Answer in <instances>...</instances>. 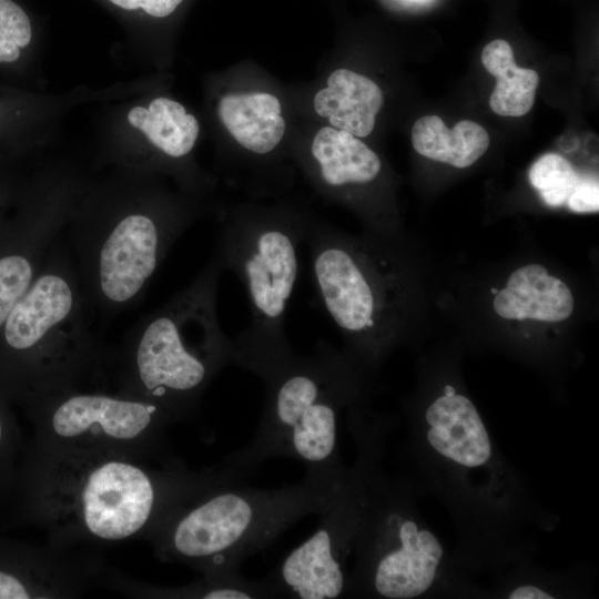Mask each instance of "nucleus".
Wrapping results in <instances>:
<instances>
[{
	"label": "nucleus",
	"instance_id": "1",
	"mask_svg": "<svg viewBox=\"0 0 599 599\" xmlns=\"http://www.w3.org/2000/svg\"><path fill=\"white\" fill-rule=\"evenodd\" d=\"M408 446L419 485L449 509L460 534L455 557L468 573H499L529 556L526 525L549 529L554 516L495 445L478 408L451 384L408 415Z\"/></svg>",
	"mask_w": 599,
	"mask_h": 599
},
{
	"label": "nucleus",
	"instance_id": "2",
	"mask_svg": "<svg viewBox=\"0 0 599 599\" xmlns=\"http://www.w3.org/2000/svg\"><path fill=\"white\" fill-rule=\"evenodd\" d=\"M182 460L51 449L35 445L30 508L61 547L101 548L153 532L211 477Z\"/></svg>",
	"mask_w": 599,
	"mask_h": 599
},
{
	"label": "nucleus",
	"instance_id": "3",
	"mask_svg": "<svg viewBox=\"0 0 599 599\" xmlns=\"http://www.w3.org/2000/svg\"><path fill=\"white\" fill-rule=\"evenodd\" d=\"M100 171L91 174L65 231L88 304L112 315L141 300L200 212L165 190L159 176Z\"/></svg>",
	"mask_w": 599,
	"mask_h": 599
},
{
	"label": "nucleus",
	"instance_id": "4",
	"mask_svg": "<svg viewBox=\"0 0 599 599\" xmlns=\"http://www.w3.org/2000/svg\"><path fill=\"white\" fill-rule=\"evenodd\" d=\"M264 384V406L253 439L220 464L242 480L270 458L301 461L307 476L341 480L348 467L338 447V419L364 397L358 361L325 339L307 355L293 349L251 366Z\"/></svg>",
	"mask_w": 599,
	"mask_h": 599
},
{
	"label": "nucleus",
	"instance_id": "5",
	"mask_svg": "<svg viewBox=\"0 0 599 599\" xmlns=\"http://www.w3.org/2000/svg\"><path fill=\"white\" fill-rule=\"evenodd\" d=\"M222 272L213 254L186 287L126 333L112 362L116 393L158 405L174 423L197 415L211 382L234 364V341L217 316Z\"/></svg>",
	"mask_w": 599,
	"mask_h": 599
},
{
	"label": "nucleus",
	"instance_id": "6",
	"mask_svg": "<svg viewBox=\"0 0 599 599\" xmlns=\"http://www.w3.org/2000/svg\"><path fill=\"white\" fill-rule=\"evenodd\" d=\"M343 479L305 475L292 486L261 489L242 486L241 478L217 464L146 541L163 562L186 565L202 576L235 573L300 519L319 516Z\"/></svg>",
	"mask_w": 599,
	"mask_h": 599
},
{
	"label": "nucleus",
	"instance_id": "7",
	"mask_svg": "<svg viewBox=\"0 0 599 599\" xmlns=\"http://www.w3.org/2000/svg\"><path fill=\"white\" fill-rule=\"evenodd\" d=\"M415 484L373 468L358 525L345 598L416 599L477 595L418 511Z\"/></svg>",
	"mask_w": 599,
	"mask_h": 599
},
{
	"label": "nucleus",
	"instance_id": "8",
	"mask_svg": "<svg viewBox=\"0 0 599 599\" xmlns=\"http://www.w3.org/2000/svg\"><path fill=\"white\" fill-rule=\"evenodd\" d=\"M87 306L70 248L59 238L1 327L31 403L81 389L102 373L106 359L90 331Z\"/></svg>",
	"mask_w": 599,
	"mask_h": 599
},
{
	"label": "nucleus",
	"instance_id": "9",
	"mask_svg": "<svg viewBox=\"0 0 599 599\" xmlns=\"http://www.w3.org/2000/svg\"><path fill=\"white\" fill-rule=\"evenodd\" d=\"M304 229L305 220L275 213L234 214L221 226L214 255L238 278L250 306V322L233 339L234 364L245 370L293 349L284 326Z\"/></svg>",
	"mask_w": 599,
	"mask_h": 599
},
{
	"label": "nucleus",
	"instance_id": "10",
	"mask_svg": "<svg viewBox=\"0 0 599 599\" xmlns=\"http://www.w3.org/2000/svg\"><path fill=\"white\" fill-rule=\"evenodd\" d=\"M304 244L318 298L358 361L374 363L395 335L396 261L390 251L305 220Z\"/></svg>",
	"mask_w": 599,
	"mask_h": 599
},
{
	"label": "nucleus",
	"instance_id": "11",
	"mask_svg": "<svg viewBox=\"0 0 599 599\" xmlns=\"http://www.w3.org/2000/svg\"><path fill=\"white\" fill-rule=\"evenodd\" d=\"M347 427L356 444L348 467L329 505L319 515L315 532L294 548L273 572L282 596L300 599L345 598L348 562L367 495L373 468L383 460L392 424L367 417L361 407L348 409Z\"/></svg>",
	"mask_w": 599,
	"mask_h": 599
},
{
	"label": "nucleus",
	"instance_id": "12",
	"mask_svg": "<svg viewBox=\"0 0 599 599\" xmlns=\"http://www.w3.org/2000/svg\"><path fill=\"white\" fill-rule=\"evenodd\" d=\"M32 410L39 446L181 460L169 443L174 420L150 402L81 388L34 402Z\"/></svg>",
	"mask_w": 599,
	"mask_h": 599
},
{
	"label": "nucleus",
	"instance_id": "13",
	"mask_svg": "<svg viewBox=\"0 0 599 599\" xmlns=\"http://www.w3.org/2000/svg\"><path fill=\"white\" fill-rule=\"evenodd\" d=\"M158 88L99 104L94 167L160 176L172 174L184 187L199 185L190 169L200 123L179 101Z\"/></svg>",
	"mask_w": 599,
	"mask_h": 599
},
{
	"label": "nucleus",
	"instance_id": "14",
	"mask_svg": "<svg viewBox=\"0 0 599 599\" xmlns=\"http://www.w3.org/2000/svg\"><path fill=\"white\" fill-rule=\"evenodd\" d=\"M573 307L568 286L540 264H528L512 272L506 287L494 300L498 316L516 321L557 323L567 319Z\"/></svg>",
	"mask_w": 599,
	"mask_h": 599
},
{
	"label": "nucleus",
	"instance_id": "15",
	"mask_svg": "<svg viewBox=\"0 0 599 599\" xmlns=\"http://www.w3.org/2000/svg\"><path fill=\"white\" fill-rule=\"evenodd\" d=\"M100 587L143 599H250L282 596L280 587L271 579L248 580L240 571L202 576L182 586H158L139 581L109 566Z\"/></svg>",
	"mask_w": 599,
	"mask_h": 599
},
{
	"label": "nucleus",
	"instance_id": "16",
	"mask_svg": "<svg viewBox=\"0 0 599 599\" xmlns=\"http://www.w3.org/2000/svg\"><path fill=\"white\" fill-rule=\"evenodd\" d=\"M383 103V92L374 81L347 69L335 70L314 97L318 115L327 118L332 128L358 138L370 134Z\"/></svg>",
	"mask_w": 599,
	"mask_h": 599
},
{
	"label": "nucleus",
	"instance_id": "17",
	"mask_svg": "<svg viewBox=\"0 0 599 599\" xmlns=\"http://www.w3.org/2000/svg\"><path fill=\"white\" fill-rule=\"evenodd\" d=\"M311 153L319 181L327 190L368 184L382 171L378 155L344 130L321 129L312 142Z\"/></svg>",
	"mask_w": 599,
	"mask_h": 599
},
{
	"label": "nucleus",
	"instance_id": "18",
	"mask_svg": "<svg viewBox=\"0 0 599 599\" xmlns=\"http://www.w3.org/2000/svg\"><path fill=\"white\" fill-rule=\"evenodd\" d=\"M216 112L234 140L255 154L270 153L285 133L281 103L271 93L225 94Z\"/></svg>",
	"mask_w": 599,
	"mask_h": 599
},
{
	"label": "nucleus",
	"instance_id": "19",
	"mask_svg": "<svg viewBox=\"0 0 599 599\" xmlns=\"http://www.w3.org/2000/svg\"><path fill=\"white\" fill-rule=\"evenodd\" d=\"M412 143L427 159L465 169L488 150L489 135L470 120H461L449 129L439 116L425 115L413 125Z\"/></svg>",
	"mask_w": 599,
	"mask_h": 599
},
{
	"label": "nucleus",
	"instance_id": "20",
	"mask_svg": "<svg viewBox=\"0 0 599 599\" xmlns=\"http://www.w3.org/2000/svg\"><path fill=\"white\" fill-rule=\"evenodd\" d=\"M485 69L497 79L489 98L491 110L501 116H522L535 102L539 74L520 68L515 62L514 50L502 39L493 40L481 52Z\"/></svg>",
	"mask_w": 599,
	"mask_h": 599
},
{
	"label": "nucleus",
	"instance_id": "21",
	"mask_svg": "<svg viewBox=\"0 0 599 599\" xmlns=\"http://www.w3.org/2000/svg\"><path fill=\"white\" fill-rule=\"evenodd\" d=\"M529 557L507 566L497 575L493 593L508 599H549L576 596L577 588L583 587L586 580H577L575 576L552 573L532 567Z\"/></svg>",
	"mask_w": 599,
	"mask_h": 599
},
{
	"label": "nucleus",
	"instance_id": "22",
	"mask_svg": "<svg viewBox=\"0 0 599 599\" xmlns=\"http://www.w3.org/2000/svg\"><path fill=\"white\" fill-rule=\"evenodd\" d=\"M35 33L28 13L13 0H0V65L22 67L35 59Z\"/></svg>",
	"mask_w": 599,
	"mask_h": 599
},
{
	"label": "nucleus",
	"instance_id": "23",
	"mask_svg": "<svg viewBox=\"0 0 599 599\" xmlns=\"http://www.w3.org/2000/svg\"><path fill=\"white\" fill-rule=\"evenodd\" d=\"M529 182L539 192L546 205L559 207L567 200L580 180L571 163L557 153H546L538 158L529 170Z\"/></svg>",
	"mask_w": 599,
	"mask_h": 599
},
{
	"label": "nucleus",
	"instance_id": "24",
	"mask_svg": "<svg viewBox=\"0 0 599 599\" xmlns=\"http://www.w3.org/2000/svg\"><path fill=\"white\" fill-rule=\"evenodd\" d=\"M64 91L62 92H31L27 98H24L22 101L18 102L17 104L8 108L7 101L0 100V132L1 131H8L6 129V125L11 122L17 125L23 126L26 129H29L31 131H34L39 134H42L53 141L58 139L59 132L53 129L30 124L26 122H20L16 120H9L8 114L9 113H17L22 111H29L34 110L39 108H43L47 105H50L54 102H57L59 99L62 98Z\"/></svg>",
	"mask_w": 599,
	"mask_h": 599
},
{
	"label": "nucleus",
	"instance_id": "25",
	"mask_svg": "<svg viewBox=\"0 0 599 599\" xmlns=\"http://www.w3.org/2000/svg\"><path fill=\"white\" fill-rule=\"evenodd\" d=\"M113 7L129 13L144 14L161 20L170 17L183 0H106Z\"/></svg>",
	"mask_w": 599,
	"mask_h": 599
},
{
	"label": "nucleus",
	"instance_id": "26",
	"mask_svg": "<svg viewBox=\"0 0 599 599\" xmlns=\"http://www.w3.org/2000/svg\"><path fill=\"white\" fill-rule=\"evenodd\" d=\"M566 205L575 213H593L599 210V184L597 177H580Z\"/></svg>",
	"mask_w": 599,
	"mask_h": 599
},
{
	"label": "nucleus",
	"instance_id": "27",
	"mask_svg": "<svg viewBox=\"0 0 599 599\" xmlns=\"http://www.w3.org/2000/svg\"><path fill=\"white\" fill-rule=\"evenodd\" d=\"M6 437H7L6 423H4L3 416L0 414V448L4 446Z\"/></svg>",
	"mask_w": 599,
	"mask_h": 599
},
{
	"label": "nucleus",
	"instance_id": "28",
	"mask_svg": "<svg viewBox=\"0 0 599 599\" xmlns=\"http://www.w3.org/2000/svg\"><path fill=\"white\" fill-rule=\"evenodd\" d=\"M490 292H491V294L496 295L498 290H496L495 287H491Z\"/></svg>",
	"mask_w": 599,
	"mask_h": 599
}]
</instances>
